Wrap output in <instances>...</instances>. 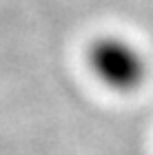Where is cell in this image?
Returning a JSON list of instances; mask_svg holds the SVG:
<instances>
[{"mask_svg": "<svg viewBox=\"0 0 153 155\" xmlns=\"http://www.w3.org/2000/svg\"><path fill=\"white\" fill-rule=\"evenodd\" d=\"M87 60L93 75L104 87L129 93L142 87L147 78V60L133 42L120 36H102L89 45Z\"/></svg>", "mask_w": 153, "mask_h": 155, "instance_id": "obj_1", "label": "cell"}]
</instances>
